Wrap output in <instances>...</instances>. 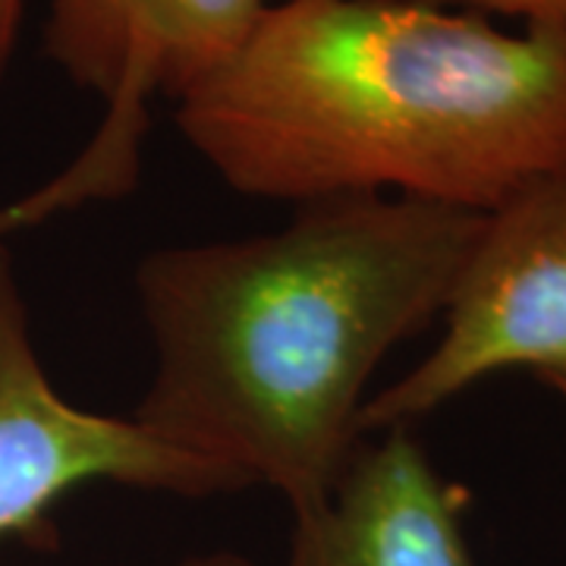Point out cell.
Wrapping results in <instances>:
<instances>
[{
  "label": "cell",
  "mask_w": 566,
  "mask_h": 566,
  "mask_svg": "<svg viewBox=\"0 0 566 566\" xmlns=\"http://www.w3.org/2000/svg\"><path fill=\"white\" fill-rule=\"evenodd\" d=\"M98 482L177 497L233 491L214 465L133 416H104L63 397L41 365L10 249L0 243V542L35 535L70 491Z\"/></svg>",
  "instance_id": "5"
},
{
  "label": "cell",
  "mask_w": 566,
  "mask_h": 566,
  "mask_svg": "<svg viewBox=\"0 0 566 566\" xmlns=\"http://www.w3.org/2000/svg\"><path fill=\"white\" fill-rule=\"evenodd\" d=\"M271 0H51L44 57L98 95L95 136L57 177L0 208V243L85 205L120 202L142 177L155 95L186 98L252 39Z\"/></svg>",
  "instance_id": "3"
},
{
  "label": "cell",
  "mask_w": 566,
  "mask_h": 566,
  "mask_svg": "<svg viewBox=\"0 0 566 566\" xmlns=\"http://www.w3.org/2000/svg\"><path fill=\"white\" fill-rule=\"evenodd\" d=\"M428 7L463 10L479 17H510L526 29H551L566 35V0H416Z\"/></svg>",
  "instance_id": "7"
},
{
  "label": "cell",
  "mask_w": 566,
  "mask_h": 566,
  "mask_svg": "<svg viewBox=\"0 0 566 566\" xmlns=\"http://www.w3.org/2000/svg\"><path fill=\"white\" fill-rule=\"evenodd\" d=\"M504 368L566 375V174L488 211L444 305V334L368 397L359 428H409Z\"/></svg>",
  "instance_id": "4"
},
{
  "label": "cell",
  "mask_w": 566,
  "mask_h": 566,
  "mask_svg": "<svg viewBox=\"0 0 566 566\" xmlns=\"http://www.w3.org/2000/svg\"><path fill=\"white\" fill-rule=\"evenodd\" d=\"M22 22V0H0V85L10 73V63L17 54Z\"/></svg>",
  "instance_id": "8"
},
{
  "label": "cell",
  "mask_w": 566,
  "mask_h": 566,
  "mask_svg": "<svg viewBox=\"0 0 566 566\" xmlns=\"http://www.w3.org/2000/svg\"><path fill=\"white\" fill-rule=\"evenodd\" d=\"M174 120L249 199L488 214L566 174V35L416 0H277Z\"/></svg>",
  "instance_id": "2"
},
{
  "label": "cell",
  "mask_w": 566,
  "mask_h": 566,
  "mask_svg": "<svg viewBox=\"0 0 566 566\" xmlns=\"http://www.w3.org/2000/svg\"><path fill=\"white\" fill-rule=\"evenodd\" d=\"M177 566H255L249 557L237 554V551H211V554H196V557H186Z\"/></svg>",
  "instance_id": "9"
},
{
  "label": "cell",
  "mask_w": 566,
  "mask_h": 566,
  "mask_svg": "<svg viewBox=\"0 0 566 566\" xmlns=\"http://www.w3.org/2000/svg\"><path fill=\"white\" fill-rule=\"evenodd\" d=\"M463 516V488L409 428H390L359 444L322 504L293 513L286 566H475Z\"/></svg>",
  "instance_id": "6"
},
{
  "label": "cell",
  "mask_w": 566,
  "mask_h": 566,
  "mask_svg": "<svg viewBox=\"0 0 566 566\" xmlns=\"http://www.w3.org/2000/svg\"><path fill=\"white\" fill-rule=\"evenodd\" d=\"M545 385L554 387V390H557V394L564 397V403H566V375H560V378H547Z\"/></svg>",
  "instance_id": "10"
},
{
  "label": "cell",
  "mask_w": 566,
  "mask_h": 566,
  "mask_svg": "<svg viewBox=\"0 0 566 566\" xmlns=\"http://www.w3.org/2000/svg\"><path fill=\"white\" fill-rule=\"evenodd\" d=\"M482 221L353 196L296 205L268 233L148 252L133 286L155 368L133 419L233 491L322 504L363 444L375 371L444 315Z\"/></svg>",
  "instance_id": "1"
}]
</instances>
